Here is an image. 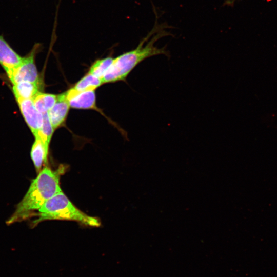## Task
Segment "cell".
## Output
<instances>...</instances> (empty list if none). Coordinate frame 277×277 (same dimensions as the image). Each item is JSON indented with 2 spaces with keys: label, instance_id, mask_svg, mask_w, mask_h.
Here are the masks:
<instances>
[{
  "label": "cell",
  "instance_id": "1",
  "mask_svg": "<svg viewBox=\"0 0 277 277\" xmlns=\"http://www.w3.org/2000/svg\"><path fill=\"white\" fill-rule=\"evenodd\" d=\"M156 21L153 29L135 49L114 58L112 65L101 78L103 84L124 80L138 64L148 57L161 54L168 56L169 53L165 47L160 48L154 46L160 38L171 35L165 30L164 24L161 25L149 41L156 30L158 24Z\"/></svg>",
  "mask_w": 277,
  "mask_h": 277
},
{
  "label": "cell",
  "instance_id": "2",
  "mask_svg": "<svg viewBox=\"0 0 277 277\" xmlns=\"http://www.w3.org/2000/svg\"><path fill=\"white\" fill-rule=\"evenodd\" d=\"M62 169L53 171L47 167L42 169L7 223L11 224L33 216L47 200L62 191L60 186Z\"/></svg>",
  "mask_w": 277,
  "mask_h": 277
},
{
  "label": "cell",
  "instance_id": "3",
  "mask_svg": "<svg viewBox=\"0 0 277 277\" xmlns=\"http://www.w3.org/2000/svg\"><path fill=\"white\" fill-rule=\"evenodd\" d=\"M36 216L38 218L33 221V226L51 220L73 221L92 227L101 225L97 218L89 216L78 209L62 191L47 200L38 210Z\"/></svg>",
  "mask_w": 277,
  "mask_h": 277
},
{
  "label": "cell",
  "instance_id": "4",
  "mask_svg": "<svg viewBox=\"0 0 277 277\" xmlns=\"http://www.w3.org/2000/svg\"><path fill=\"white\" fill-rule=\"evenodd\" d=\"M41 47V44H35L29 54L23 57L22 62L18 66L6 72L12 84L21 82L40 83L39 74L35 63V57Z\"/></svg>",
  "mask_w": 277,
  "mask_h": 277
},
{
  "label": "cell",
  "instance_id": "5",
  "mask_svg": "<svg viewBox=\"0 0 277 277\" xmlns=\"http://www.w3.org/2000/svg\"><path fill=\"white\" fill-rule=\"evenodd\" d=\"M16 100L26 123L35 136L42 127L43 114L36 109L32 99L16 98Z\"/></svg>",
  "mask_w": 277,
  "mask_h": 277
},
{
  "label": "cell",
  "instance_id": "6",
  "mask_svg": "<svg viewBox=\"0 0 277 277\" xmlns=\"http://www.w3.org/2000/svg\"><path fill=\"white\" fill-rule=\"evenodd\" d=\"M66 97L70 108L78 109H93L100 111L96 106V95L94 91H88L75 93L70 89L65 91Z\"/></svg>",
  "mask_w": 277,
  "mask_h": 277
},
{
  "label": "cell",
  "instance_id": "7",
  "mask_svg": "<svg viewBox=\"0 0 277 277\" xmlns=\"http://www.w3.org/2000/svg\"><path fill=\"white\" fill-rule=\"evenodd\" d=\"M70 108V104L66 97L65 92L57 95L56 102L47 112L54 130L65 124Z\"/></svg>",
  "mask_w": 277,
  "mask_h": 277
},
{
  "label": "cell",
  "instance_id": "8",
  "mask_svg": "<svg viewBox=\"0 0 277 277\" xmlns=\"http://www.w3.org/2000/svg\"><path fill=\"white\" fill-rule=\"evenodd\" d=\"M23 60L10 46L2 35H0V65L6 72L18 66Z\"/></svg>",
  "mask_w": 277,
  "mask_h": 277
},
{
  "label": "cell",
  "instance_id": "9",
  "mask_svg": "<svg viewBox=\"0 0 277 277\" xmlns=\"http://www.w3.org/2000/svg\"><path fill=\"white\" fill-rule=\"evenodd\" d=\"M49 147L38 137H35L32 145L30 155L37 172H39L43 164L47 161Z\"/></svg>",
  "mask_w": 277,
  "mask_h": 277
},
{
  "label": "cell",
  "instance_id": "10",
  "mask_svg": "<svg viewBox=\"0 0 277 277\" xmlns=\"http://www.w3.org/2000/svg\"><path fill=\"white\" fill-rule=\"evenodd\" d=\"M39 84L21 82L13 84L12 90L15 98L32 99L38 92Z\"/></svg>",
  "mask_w": 277,
  "mask_h": 277
},
{
  "label": "cell",
  "instance_id": "11",
  "mask_svg": "<svg viewBox=\"0 0 277 277\" xmlns=\"http://www.w3.org/2000/svg\"><path fill=\"white\" fill-rule=\"evenodd\" d=\"M102 84H103L100 78L88 72L70 89L75 93L95 91Z\"/></svg>",
  "mask_w": 277,
  "mask_h": 277
},
{
  "label": "cell",
  "instance_id": "12",
  "mask_svg": "<svg viewBox=\"0 0 277 277\" xmlns=\"http://www.w3.org/2000/svg\"><path fill=\"white\" fill-rule=\"evenodd\" d=\"M57 95L38 92L32 98L36 109L42 114L48 112L54 106Z\"/></svg>",
  "mask_w": 277,
  "mask_h": 277
},
{
  "label": "cell",
  "instance_id": "13",
  "mask_svg": "<svg viewBox=\"0 0 277 277\" xmlns=\"http://www.w3.org/2000/svg\"><path fill=\"white\" fill-rule=\"evenodd\" d=\"M43 116L42 127L34 137L39 138L46 146L49 147L50 142L54 130L50 121L48 113L43 114Z\"/></svg>",
  "mask_w": 277,
  "mask_h": 277
},
{
  "label": "cell",
  "instance_id": "14",
  "mask_svg": "<svg viewBox=\"0 0 277 277\" xmlns=\"http://www.w3.org/2000/svg\"><path fill=\"white\" fill-rule=\"evenodd\" d=\"M113 60L112 57L97 60L90 67L88 73L101 79L112 65Z\"/></svg>",
  "mask_w": 277,
  "mask_h": 277
},
{
  "label": "cell",
  "instance_id": "15",
  "mask_svg": "<svg viewBox=\"0 0 277 277\" xmlns=\"http://www.w3.org/2000/svg\"><path fill=\"white\" fill-rule=\"evenodd\" d=\"M236 0H226L225 4L226 5L230 6L232 5Z\"/></svg>",
  "mask_w": 277,
  "mask_h": 277
}]
</instances>
